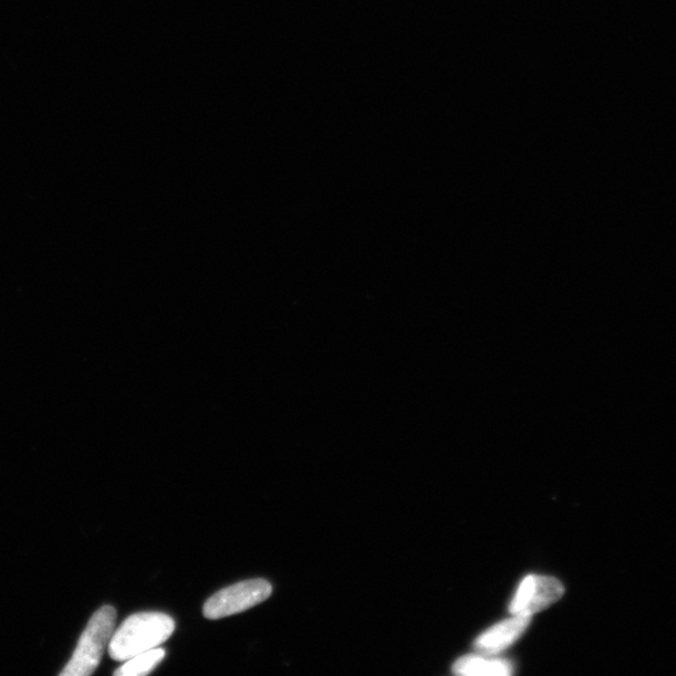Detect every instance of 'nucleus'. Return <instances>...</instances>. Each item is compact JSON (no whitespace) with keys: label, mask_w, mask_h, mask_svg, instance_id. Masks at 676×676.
I'll return each mask as SVG.
<instances>
[{"label":"nucleus","mask_w":676,"mask_h":676,"mask_svg":"<svg viewBox=\"0 0 676 676\" xmlns=\"http://www.w3.org/2000/svg\"><path fill=\"white\" fill-rule=\"evenodd\" d=\"M454 673L468 676H508L513 673L509 661L487 659L482 656H464L454 664Z\"/></svg>","instance_id":"obj_6"},{"label":"nucleus","mask_w":676,"mask_h":676,"mask_svg":"<svg viewBox=\"0 0 676 676\" xmlns=\"http://www.w3.org/2000/svg\"><path fill=\"white\" fill-rule=\"evenodd\" d=\"M565 593L564 585L551 576L529 575L522 580L516 597L510 604V613L534 615L559 602Z\"/></svg>","instance_id":"obj_4"},{"label":"nucleus","mask_w":676,"mask_h":676,"mask_svg":"<svg viewBox=\"0 0 676 676\" xmlns=\"http://www.w3.org/2000/svg\"><path fill=\"white\" fill-rule=\"evenodd\" d=\"M166 651L162 647H155V649L146 653L133 656V658L126 661V664L121 666L119 669L114 672V675L118 676H145L154 672L158 664L165 659Z\"/></svg>","instance_id":"obj_7"},{"label":"nucleus","mask_w":676,"mask_h":676,"mask_svg":"<svg viewBox=\"0 0 676 676\" xmlns=\"http://www.w3.org/2000/svg\"><path fill=\"white\" fill-rule=\"evenodd\" d=\"M271 594L272 585L268 580H245L209 597L204 606V615L211 621H218V618L240 614L266 602Z\"/></svg>","instance_id":"obj_3"},{"label":"nucleus","mask_w":676,"mask_h":676,"mask_svg":"<svg viewBox=\"0 0 676 676\" xmlns=\"http://www.w3.org/2000/svg\"><path fill=\"white\" fill-rule=\"evenodd\" d=\"M531 622V615L516 614L503 621L475 641V649L485 655H498L520 639Z\"/></svg>","instance_id":"obj_5"},{"label":"nucleus","mask_w":676,"mask_h":676,"mask_svg":"<svg viewBox=\"0 0 676 676\" xmlns=\"http://www.w3.org/2000/svg\"><path fill=\"white\" fill-rule=\"evenodd\" d=\"M117 612L111 605H104L91 617L80 637L72 659L61 672L62 676H89L98 668L104 649L110 645Z\"/></svg>","instance_id":"obj_2"},{"label":"nucleus","mask_w":676,"mask_h":676,"mask_svg":"<svg viewBox=\"0 0 676 676\" xmlns=\"http://www.w3.org/2000/svg\"><path fill=\"white\" fill-rule=\"evenodd\" d=\"M176 623L164 613H138L126 618L113 633L108 652L116 662H126L133 656L155 649L175 633Z\"/></svg>","instance_id":"obj_1"}]
</instances>
